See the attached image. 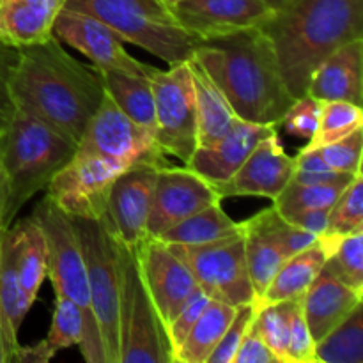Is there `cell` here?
Listing matches in <instances>:
<instances>
[{
  "label": "cell",
  "instance_id": "50",
  "mask_svg": "<svg viewBox=\"0 0 363 363\" xmlns=\"http://www.w3.org/2000/svg\"><path fill=\"white\" fill-rule=\"evenodd\" d=\"M4 202H6V191L0 188V238H2L4 229H7V227L4 225Z\"/></svg>",
  "mask_w": 363,
  "mask_h": 363
},
{
  "label": "cell",
  "instance_id": "17",
  "mask_svg": "<svg viewBox=\"0 0 363 363\" xmlns=\"http://www.w3.org/2000/svg\"><path fill=\"white\" fill-rule=\"evenodd\" d=\"M294 172V158L284 151L277 130L262 138L243 165L215 190L227 197H266L275 201L277 195L289 184Z\"/></svg>",
  "mask_w": 363,
  "mask_h": 363
},
{
  "label": "cell",
  "instance_id": "3",
  "mask_svg": "<svg viewBox=\"0 0 363 363\" xmlns=\"http://www.w3.org/2000/svg\"><path fill=\"white\" fill-rule=\"evenodd\" d=\"M259 27L296 99L307 94L312 73L330 53L363 38V0H289Z\"/></svg>",
  "mask_w": 363,
  "mask_h": 363
},
{
  "label": "cell",
  "instance_id": "20",
  "mask_svg": "<svg viewBox=\"0 0 363 363\" xmlns=\"http://www.w3.org/2000/svg\"><path fill=\"white\" fill-rule=\"evenodd\" d=\"M307 94L321 103L350 101L362 105L363 38L346 43L319 64L308 82Z\"/></svg>",
  "mask_w": 363,
  "mask_h": 363
},
{
  "label": "cell",
  "instance_id": "46",
  "mask_svg": "<svg viewBox=\"0 0 363 363\" xmlns=\"http://www.w3.org/2000/svg\"><path fill=\"white\" fill-rule=\"evenodd\" d=\"M233 363H280L279 358L273 354V351L269 350L268 344L264 342L261 335L257 333V330L252 325L250 332L245 335V339L241 340L240 347H238L236 354H234Z\"/></svg>",
  "mask_w": 363,
  "mask_h": 363
},
{
  "label": "cell",
  "instance_id": "31",
  "mask_svg": "<svg viewBox=\"0 0 363 363\" xmlns=\"http://www.w3.org/2000/svg\"><path fill=\"white\" fill-rule=\"evenodd\" d=\"M315 363H363L362 305L315 342Z\"/></svg>",
  "mask_w": 363,
  "mask_h": 363
},
{
  "label": "cell",
  "instance_id": "40",
  "mask_svg": "<svg viewBox=\"0 0 363 363\" xmlns=\"http://www.w3.org/2000/svg\"><path fill=\"white\" fill-rule=\"evenodd\" d=\"M357 176V174H354ZM351 174L337 172L326 165L325 160L319 155L318 147L305 145L294 158L293 181L301 184H328V183H351Z\"/></svg>",
  "mask_w": 363,
  "mask_h": 363
},
{
  "label": "cell",
  "instance_id": "28",
  "mask_svg": "<svg viewBox=\"0 0 363 363\" xmlns=\"http://www.w3.org/2000/svg\"><path fill=\"white\" fill-rule=\"evenodd\" d=\"M14 240H16V273L21 289L32 301L38 298L43 280L48 273V252L41 225L34 216L14 223Z\"/></svg>",
  "mask_w": 363,
  "mask_h": 363
},
{
  "label": "cell",
  "instance_id": "21",
  "mask_svg": "<svg viewBox=\"0 0 363 363\" xmlns=\"http://www.w3.org/2000/svg\"><path fill=\"white\" fill-rule=\"evenodd\" d=\"M362 305V293L321 269L301 296V312L314 340H321Z\"/></svg>",
  "mask_w": 363,
  "mask_h": 363
},
{
  "label": "cell",
  "instance_id": "52",
  "mask_svg": "<svg viewBox=\"0 0 363 363\" xmlns=\"http://www.w3.org/2000/svg\"><path fill=\"white\" fill-rule=\"evenodd\" d=\"M156 2L162 4L163 7H167V9H169V7L176 6V4H177V2H181V0H156Z\"/></svg>",
  "mask_w": 363,
  "mask_h": 363
},
{
  "label": "cell",
  "instance_id": "6",
  "mask_svg": "<svg viewBox=\"0 0 363 363\" xmlns=\"http://www.w3.org/2000/svg\"><path fill=\"white\" fill-rule=\"evenodd\" d=\"M32 216L38 220L45 233L46 252H48L46 277H50L55 287V296L69 298L80 307L84 314L85 337L84 342L80 344L82 357L89 363H106L101 335H99L98 323L92 314L91 298H89L84 254H82L80 241L74 233L71 218L66 213L60 211L46 195L35 206Z\"/></svg>",
  "mask_w": 363,
  "mask_h": 363
},
{
  "label": "cell",
  "instance_id": "24",
  "mask_svg": "<svg viewBox=\"0 0 363 363\" xmlns=\"http://www.w3.org/2000/svg\"><path fill=\"white\" fill-rule=\"evenodd\" d=\"M188 66H190L195 106H197L199 147H206L218 142L234 126L238 117L230 108L225 94L220 91L218 85L211 80V77L206 73L194 55L188 59Z\"/></svg>",
  "mask_w": 363,
  "mask_h": 363
},
{
  "label": "cell",
  "instance_id": "19",
  "mask_svg": "<svg viewBox=\"0 0 363 363\" xmlns=\"http://www.w3.org/2000/svg\"><path fill=\"white\" fill-rule=\"evenodd\" d=\"M275 130L277 126H264L238 119L218 142L195 149L186 167L215 186L233 177L254 151L255 145Z\"/></svg>",
  "mask_w": 363,
  "mask_h": 363
},
{
  "label": "cell",
  "instance_id": "41",
  "mask_svg": "<svg viewBox=\"0 0 363 363\" xmlns=\"http://www.w3.org/2000/svg\"><path fill=\"white\" fill-rule=\"evenodd\" d=\"M262 216H264V222L269 234H272L275 243L279 245L280 250L284 252V255H286L287 259L293 257L294 254L305 250V248L311 247L312 243L318 241L319 236L307 233V230L300 229V227L293 225V223H289L287 220H284L282 216L275 211V208L262 209Z\"/></svg>",
  "mask_w": 363,
  "mask_h": 363
},
{
  "label": "cell",
  "instance_id": "25",
  "mask_svg": "<svg viewBox=\"0 0 363 363\" xmlns=\"http://www.w3.org/2000/svg\"><path fill=\"white\" fill-rule=\"evenodd\" d=\"M328 255L330 247L318 238L311 247L287 259L261 296L262 303L296 300L303 296L323 269Z\"/></svg>",
  "mask_w": 363,
  "mask_h": 363
},
{
  "label": "cell",
  "instance_id": "37",
  "mask_svg": "<svg viewBox=\"0 0 363 363\" xmlns=\"http://www.w3.org/2000/svg\"><path fill=\"white\" fill-rule=\"evenodd\" d=\"M85 337L84 314L80 307L69 298L57 296L53 321L50 332L46 335V342L52 347L53 353L60 350H67L71 346H80Z\"/></svg>",
  "mask_w": 363,
  "mask_h": 363
},
{
  "label": "cell",
  "instance_id": "48",
  "mask_svg": "<svg viewBox=\"0 0 363 363\" xmlns=\"http://www.w3.org/2000/svg\"><path fill=\"white\" fill-rule=\"evenodd\" d=\"M53 357H55V353L48 346L46 339H43L41 342L32 344V346H21L20 344L11 357V363H48Z\"/></svg>",
  "mask_w": 363,
  "mask_h": 363
},
{
  "label": "cell",
  "instance_id": "22",
  "mask_svg": "<svg viewBox=\"0 0 363 363\" xmlns=\"http://www.w3.org/2000/svg\"><path fill=\"white\" fill-rule=\"evenodd\" d=\"M66 0H2L0 34L16 46L45 41L53 35V23Z\"/></svg>",
  "mask_w": 363,
  "mask_h": 363
},
{
  "label": "cell",
  "instance_id": "36",
  "mask_svg": "<svg viewBox=\"0 0 363 363\" xmlns=\"http://www.w3.org/2000/svg\"><path fill=\"white\" fill-rule=\"evenodd\" d=\"M363 229V176L357 174L330 208L328 225L323 236L344 238Z\"/></svg>",
  "mask_w": 363,
  "mask_h": 363
},
{
  "label": "cell",
  "instance_id": "42",
  "mask_svg": "<svg viewBox=\"0 0 363 363\" xmlns=\"http://www.w3.org/2000/svg\"><path fill=\"white\" fill-rule=\"evenodd\" d=\"M319 113H321V101L312 98L311 94H303L294 99L293 105L280 119L279 126H282L293 137L311 140L318 128Z\"/></svg>",
  "mask_w": 363,
  "mask_h": 363
},
{
  "label": "cell",
  "instance_id": "47",
  "mask_svg": "<svg viewBox=\"0 0 363 363\" xmlns=\"http://www.w3.org/2000/svg\"><path fill=\"white\" fill-rule=\"evenodd\" d=\"M328 215L330 208H319V209H303V211L291 213V215L282 216L293 225L300 227V229L307 230V233L315 234V236H323L328 225Z\"/></svg>",
  "mask_w": 363,
  "mask_h": 363
},
{
  "label": "cell",
  "instance_id": "54",
  "mask_svg": "<svg viewBox=\"0 0 363 363\" xmlns=\"http://www.w3.org/2000/svg\"><path fill=\"white\" fill-rule=\"evenodd\" d=\"M0 38H2V34H0Z\"/></svg>",
  "mask_w": 363,
  "mask_h": 363
},
{
  "label": "cell",
  "instance_id": "16",
  "mask_svg": "<svg viewBox=\"0 0 363 363\" xmlns=\"http://www.w3.org/2000/svg\"><path fill=\"white\" fill-rule=\"evenodd\" d=\"M222 202L211 183L190 167H160L147 220V236L158 238L181 220Z\"/></svg>",
  "mask_w": 363,
  "mask_h": 363
},
{
  "label": "cell",
  "instance_id": "7",
  "mask_svg": "<svg viewBox=\"0 0 363 363\" xmlns=\"http://www.w3.org/2000/svg\"><path fill=\"white\" fill-rule=\"evenodd\" d=\"M69 218L84 254L89 298L101 335L106 363H119V241L103 220L78 216Z\"/></svg>",
  "mask_w": 363,
  "mask_h": 363
},
{
  "label": "cell",
  "instance_id": "43",
  "mask_svg": "<svg viewBox=\"0 0 363 363\" xmlns=\"http://www.w3.org/2000/svg\"><path fill=\"white\" fill-rule=\"evenodd\" d=\"M209 300H211V298H209L201 287H197V289L194 291V294L184 301V305L179 308V312L174 315L172 321L167 325L165 332L167 337H169L170 347H172V357L174 353L179 350L181 344L184 342V339L188 337L190 330L194 328L197 319L201 318L202 311H204L206 305L209 303Z\"/></svg>",
  "mask_w": 363,
  "mask_h": 363
},
{
  "label": "cell",
  "instance_id": "30",
  "mask_svg": "<svg viewBox=\"0 0 363 363\" xmlns=\"http://www.w3.org/2000/svg\"><path fill=\"white\" fill-rule=\"evenodd\" d=\"M243 229V223L234 222L222 208V202L208 206L201 211L194 213L188 218L181 220L176 225L160 234L158 240L172 245H202L216 241L220 238L230 236Z\"/></svg>",
  "mask_w": 363,
  "mask_h": 363
},
{
  "label": "cell",
  "instance_id": "45",
  "mask_svg": "<svg viewBox=\"0 0 363 363\" xmlns=\"http://www.w3.org/2000/svg\"><path fill=\"white\" fill-rule=\"evenodd\" d=\"M18 60V46L0 38V133L7 128L11 117L16 112L9 94V78Z\"/></svg>",
  "mask_w": 363,
  "mask_h": 363
},
{
  "label": "cell",
  "instance_id": "27",
  "mask_svg": "<svg viewBox=\"0 0 363 363\" xmlns=\"http://www.w3.org/2000/svg\"><path fill=\"white\" fill-rule=\"evenodd\" d=\"M96 71L101 78L105 94L112 99L113 105L126 113L131 121L155 131V94L149 77L130 74L117 69Z\"/></svg>",
  "mask_w": 363,
  "mask_h": 363
},
{
  "label": "cell",
  "instance_id": "10",
  "mask_svg": "<svg viewBox=\"0 0 363 363\" xmlns=\"http://www.w3.org/2000/svg\"><path fill=\"white\" fill-rule=\"evenodd\" d=\"M74 152L106 160L121 172L142 163L169 165L155 131L131 121L106 94L85 126Z\"/></svg>",
  "mask_w": 363,
  "mask_h": 363
},
{
  "label": "cell",
  "instance_id": "32",
  "mask_svg": "<svg viewBox=\"0 0 363 363\" xmlns=\"http://www.w3.org/2000/svg\"><path fill=\"white\" fill-rule=\"evenodd\" d=\"M363 128V108L350 101H323L318 128L307 147H321Z\"/></svg>",
  "mask_w": 363,
  "mask_h": 363
},
{
  "label": "cell",
  "instance_id": "35",
  "mask_svg": "<svg viewBox=\"0 0 363 363\" xmlns=\"http://www.w3.org/2000/svg\"><path fill=\"white\" fill-rule=\"evenodd\" d=\"M323 269L363 294V229L340 238Z\"/></svg>",
  "mask_w": 363,
  "mask_h": 363
},
{
  "label": "cell",
  "instance_id": "11",
  "mask_svg": "<svg viewBox=\"0 0 363 363\" xmlns=\"http://www.w3.org/2000/svg\"><path fill=\"white\" fill-rule=\"evenodd\" d=\"M174 247L190 266L197 286L211 300L223 301L233 307L255 300L245 257L243 229L209 243Z\"/></svg>",
  "mask_w": 363,
  "mask_h": 363
},
{
  "label": "cell",
  "instance_id": "44",
  "mask_svg": "<svg viewBox=\"0 0 363 363\" xmlns=\"http://www.w3.org/2000/svg\"><path fill=\"white\" fill-rule=\"evenodd\" d=\"M287 363H315V340L305 323L301 300L293 312L287 340Z\"/></svg>",
  "mask_w": 363,
  "mask_h": 363
},
{
  "label": "cell",
  "instance_id": "53",
  "mask_svg": "<svg viewBox=\"0 0 363 363\" xmlns=\"http://www.w3.org/2000/svg\"><path fill=\"white\" fill-rule=\"evenodd\" d=\"M0 188L6 190V183H4V172H2V158H0Z\"/></svg>",
  "mask_w": 363,
  "mask_h": 363
},
{
  "label": "cell",
  "instance_id": "14",
  "mask_svg": "<svg viewBox=\"0 0 363 363\" xmlns=\"http://www.w3.org/2000/svg\"><path fill=\"white\" fill-rule=\"evenodd\" d=\"M158 169V165L151 163L130 167L117 174L110 186L106 213L101 220L116 240L131 250H137L147 238V220Z\"/></svg>",
  "mask_w": 363,
  "mask_h": 363
},
{
  "label": "cell",
  "instance_id": "34",
  "mask_svg": "<svg viewBox=\"0 0 363 363\" xmlns=\"http://www.w3.org/2000/svg\"><path fill=\"white\" fill-rule=\"evenodd\" d=\"M350 183H328V184H301L291 179L289 184L277 195L273 208L279 215L286 216L303 209L332 208L339 199L344 188Z\"/></svg>",
  "mask_w": 363,
  "mask_h": 363
},
{
  "label": "cell",
  "instance_id": "9",
  "mask_svg": "<svg viewBox=\"0 0 363 363\" xmlns=\"http://www.w3.org/2000/svg\"><path fill=\"white\" fill-rule=\"evenodd\" d=\"M155 94V137L165 155L186 165L199 147L197 106L188 60L149 73Z\"/></svg>",
  "mask_w": 363,
  "mask_h": 363
},
{
  "label": "cell",
  "instance_id": "23",
  "mask_svg": "<svg viewBox=\"0 0 363 363\" xmlns=\"http://www.w3.org/2000/svg\"><path fill=\"white\" fill-rule=\"evenodd\" d=\"M32 305L34 301L25 294L18 280L16 240H14L13 227L9 225L4 229L0 238V323L9 353V363L13 353L20 346L18 332Z\"/></svg>",
  "mask_w": 363,
  "mask_h": 363
},
{
  "label": "cell",
  "instance_id": "2",
  "mask_svg": "<svg viewBox=\"0 0 363 363\" xmlns=\"http://www.w3.org/2000/svg\"><path fill=\"white\" fill-rule=\"evenodd\" d=\"M194 57L225 94L238 119L279 126L293 105L275 50L261 27L199 39Z\"/></svg>",
  "mask_w": 363,
  "mask_h": 363
},
{
  "label": "cell",
  "instance_id": "1",
  "mask_svg": "<svg viewBox=\"0 0 363 363\" xmlns=\"http://www.w3.org/2000/svg\"><path fill=\"white\" fill-rule=\"evenodd\" d=\"M9 94L16 110L43 121L78 144L105 98V87L94 67L69 55L52 35L45 41L18 46Z\"/></svg>",
  "mask_w": 363,
  "mask_h": 363
},
{
  "label": "cell",
  "instance_id": "8",
  "mask_svg": "<svg viewBox=\"0 0 363 363\" xmlns=\"http://www.w3.org/2000/svg\"><path fill=\"white\" fill-rule=\"evenodd\" d=\"M119 363H174L165 326L138 268L137 254L119 243Z\"/></svg>",
  "mask_w": 363,
  "mask_h": 363
},
{
  "label": "cell",
  "instance_id": "38",
  "mask_svg": "<svg viewBox=\"0 0 363 363\" xmlns=\"http://www.w3.org/2000/svg\"><path fill=\"white\" fill-rule=\"evenodd\" d=\"M259 308H261V300H257V298L236 307V314L230 319L225 333L216 344L215 350L211 351L206 363H233L241 340L245 339V335L250 332L252 325H254Z\"/></svg>",
  "mask_w": 363,
  "mask_h": 363
},
{
  "label": "cell",
  "instance_id": "15",
  "mask_svg": "<svg viewBox=\"0 0 363 363\" xmlns=\"http://www.w3.org/2000/svg\"><path fill=\"white\" fill-rule=\"evenodd\" d=\"M52 32L60 43L84 53L96 69H117L140 77H149L152 69V66L131 57L123 39L91 14L64 7L57 14Z\"/></svg>",
  "mask_w": 363,
  "mask_h": 363
},
{
  "label": "cell",
  "instance_id": "55",
  "mask_svg": "<svg viewBox=\"0 0 363 363\" xmlns=\"http://www.w3.org/2000/svg\"><path fill=\"white\" fill-rule=\"evenodd\" d=\"M0 2H2V0H0Z\"/></svg>",
  "mask_w": 363,
  "mask_h": 363
},
{
  "label": "cell",
  "instance_id": "12",
  "mask_svg": "<svg viewBox=\"0 0 363 363\" xmlns=\"http://www.w3.org/2000/svg\"><path fill=\"white\" fill-rule=\"evenodd\" d=\"M121 170L98 156L77 155L52 177L46 197L67 216L101 220L113 179Z\"/></svg>",
  "mask_w": 363,
  "mask_h": 363
},
{
  "label": "cell",
  "instance_id": "4",
  "mask_svg": "<svg viewBox=\"0 0 363 363\" xmlns=\"http://www.w3.org/2000/svg\"><path fill=\"white\" fill-rule=\"evenodd\" d=\"M77 144L43 121L16 110L0 133L6 202L4 225L9 227L21 208L73 158Z\"/></svg>",
  "mask_w": 363,
  "mask_h": 363
},
{
  "label": "cell",
  "instance_id": "49",
  "mask_svg": "<svg viewBox=\"0 0 363 363\" xmlns=\"http://www.w3.org/2000/svg\"><path fill=\"white\" fill-rule=\"evenodd\" d=\"M0 363H9V353H7L6 339H4L2 323H0Z\"/></svg>",
  "mask_w": 363,
  "mask_h": 363
},
{
  "label": "cell",
  "instance_id": "26",
  "mask_svg": "<svg viewBox=\"0 0 363 363\" xmlns=\"http://www.w3.org/2000/svg\"><path fill=\"white\" fill-rule=\"evenodd\" d=\"M241 223H243L245 257H247L248 275H250L255 298L261 300V296L268 289L272 280L275 279L277 272L287 261V257L269 234L262 211Z\"/></svg>",
  "mask_w": 363,
  "mask_h": 363
},
{
  "label": "cell",
  "instance_id": "51",
  "mask_svg": "<svg viewBox=\"0 0 363 363\" xmlns=\"http://www.w3.org/2000/svg\"><path fill=\"white\" fill-rule=\"evenodd\" d=\"M264 2L268 4L269 7H272V11H277V9H280V7L286 6V4L289 2V0H264Z\"/></svg>",
  "mask_w": 363,
  "mask_h": 363
},
{
  "label": "cell",
  "instance_id": "5",
  "mask_svg": "<svg viewBox=\"0 0 363 363\" xmlns=\"http://www.w3.org/2000/svg\"><path fill=\"white\" fill-rule=\"evenodd\" d=\"M64 7L98 18L123 41L140 46L169 66L190 59L199 41L156 0H66Z\"/></svg>",
  "mask_w": 363,
  "mask_h": 363
},
{
  "label": "cell",
  "instance_id": "18",
  "mask_svg": "<svg viewBox=\"0 0 363 363\" xmlns=\"http://www.w3.org/2000/svg\"><path fill=\"white\" fill-rule=\"evenodd\" d=\"M169 13L188 34L209 39L259 27L273 11L264 0H181Z\"/></svg>",
  "mask_w": 363,
  "mask_h": 363
},
{
  "label": "cell",
  "instance_id": "39",
  "mask_svg": "<svg viewBox=\"0 0 363 363\" xmlns=\"http://www.w3.org/2000/svg\"><path fill=\"white\" fill-rule=\"evenodd\" d=\"M319 155L325 160L330 169L342 174H362V155H363V128H358L347 137L332 144L321 145Z\"/></svg>",
  "mask_w": 363,
  "mask_h": 363
},
{
  "label": "cell",
  "instance_id": "13",
  "mask_svg": "<svg viewBox=\"0 0 363 363\" xmlns=\"http://www.w3.org/2000/svg\"><path fill=\"white\" fill-rule=\"evenodd\" d=\"M135 254L145 289L167 328L199 287L197 280L176 247L158 238H145Z\"/></svg>",
  "mask_w": 363,
  "mask_h": 363
},
{
  "label": "cell",
  "instance_id": "33",
  "mask_svg": "<svg viewBox=\"0 0 363 363\" xmlns=\"http://www.w3.org/2000/svg\"><path fill=\"white\" fill-rule=\"evenodd\" d=\"M301 298L296 300L275 301V303H262L255 315L254 328L264 339L269 350L273 351L280 363H287V340H289L291 318Z\"/></svg>",
  "mask_w": 363,
  "mask_h": 363
},
{
  "label": "cell",
  "instance_id": "29",
  "mask_svg": "<svg viewBox=\"0 0 363 363\" xmlns=\"http://www.w3.org/2000/svg\"><path fill=\"white\" fill-rule=\"evenodd\" d=\"M234 314H236V307L233 305L218 300H209L184 342L174 353V363L208 362V357L220 342Z\"/></svg>",
  "mask_w": 363,
  "mask_h": 363
}]
</instances>
